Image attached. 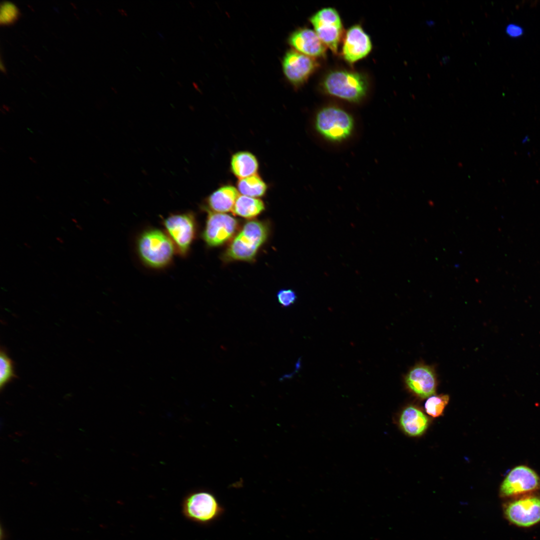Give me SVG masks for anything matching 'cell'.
I'll list each match as a JSON object with an SVG mask.
<instances>
[{"instance_id":"1","label":"cell","mask_w":540,"mask_h":540,"mask_svg":"<svg viewBox=\"0 0 540 540\" xmlns=\"http://www.w3.org/2000/svg\"><path fill=\"white\" fill-rule=\"evenodd\" d=\"M268 234V226L264 222H247L228 244L223 255L224 260L252 261L266 241Z\"/></svg>"},{"instance_id":"2","label":"cell","mask_w":540,"mask_h":540,"mask_svg":"<svg viewBox=\"0 0 540 540\" xmlns=\"http://www.w3.org/2000/svg\"><path fill=\"white\" fill-rule=\"evenodd\" d=\"M368 86L367 78L362 74L346 70L328 72L322 82L326 93L351 102L362 100L366 94Z\"/></svg>"},{"instance_id":"3","label":"cell","mask_w":540,"mask_h":540,"mask_svg":"<svg viewBox=\"0 0 540 540\" xmlns=\"http://www.w3.org/2000/svg\"><path fill=\"white\" fill-rule=\"evenodd\" d=\"M175 250L167 234L157 228L146 230L137 242V250L141 260L154 268L168 266L172 260Z\"/></svg>"},{"instance_id":"4","label":"cell","mask_w":540,"mask_h":540,"mask_svg":"<svg viewBox=\"0 0 540 540\" xmlns=\"http://www.w3.org/2000/svg\"><path fill=\"white\" fill-rule=\"evenodd\" d=\"M314 125L316 131L326 140L340 142L351 136L354 122L352 116L345 110L328 106L318 112Z\"/></svg>"},{"instance_id":"5","label":"cell","mask_w":540,"mask_h":540,"mask_svg":"<svg viewBox=\"0 0 540 540\" xmlns=\"http://www.w3.org/2000/svg\"><path fill=\"white\" fill-rule=\"evenodd\" d=\"M182 509L187 519L202 524L212 522L222 512L214 495L204 490L192 492L186 496Z\"/></svg>"},{"instance_id":"6","label":"cell","mask_w":540,"mask_h":540,"mask_svg":"<svg viewBox=\"0 0 540 540\" xmlns=\"http://www.w3.org/2000/svg\"><path fill=\"white\" fill-rule=\"evenodd\" d=\"M163 224L177 252L182 256H186L196 235L194 214L189 212L172 214L164 220Z\"/></svg>"},{"instance_id":"7","label":"cell","mask_w":540,"mask_h":540,"mask_svg":"<svg viewBox=\"0 0 540 540\" xmlns=\"http://www.w3.org/2000/svg\"><path fill=\"white\" fill-rule=\"evenodd\" d=\"M314 30L326 46L337 54L343 35V26L338 12L333 8H322L310 18Z\"/></svg>"},{"instance_id":"8","label":"cell","mask_w":540,"mask_h":540,"mask_svg":"<svg viewBox=\"0 0 540 540\" xmlns=\"http://www.w3.org/2000/svg\"><path fill=\"white\" fill-rule=\"evenodd\" d=\"M206 211L208 214L202 234L203 239L210 246H221L234 236L238 229V222L228 214Z\"/></svg>"},{"instance_id":"9","label":"cell","mask_w":540,"mask_h":540,"mask_svg":"<svg viewBox=\"0 0 540 540\" xmlns=\"http://www.w3.org/2000/svg\"><path fill=\"white\" fill-rule=\"evenodd\" d=\"M318 66L316 58L293 49L285 53L282 60V71L286 79L296 88L304 84Z\"/></svg>"},{"instance_id":"10","label":"cell","mask_w":540,"mask_h":540,"mask_svg":"<svg viewBox=\"0 0 540 540\" xmlns=\"http://www.w3.org/2000/svg\"><path fill=\"white\" fill-rule=\"evenodd\" d=\"M540 488V478L536 472L525 466L514 468L500 486V494L510 496L535 490Z\"/></svg>"},{"instance_id":"11","label":"cell","mask_w":540,"mask_h":540,"mask_svg":"<svg viewBox=\"0 0 540 540\" xmlns=\"http://www.w3.org/2000/svg\"><path fill=\"white\" fill-rule=\"evenodd\" d=\"M405 385L408 390L417 397L426 398L434 395L436 390L437 380L432 366L418 364L405 375Z\"/></svg>"},{"instance_id":"12","label":"cell","mask_w":540,"mask_h":540,"mask_svg":"<svg viewBox=\"0 0 540 540\" xmlns=\"http://www.w3.org/2000/svg\"><path fill=\"white\" fill-rule=\"evenodd\" d=\"M504 513L512 524L529 527L540 522V497L529 496L513 501L506 506Z\"/></svg>"},{"instance_id":"13","label":"cell","mask_w":540,"mask_h":540,"mask_svg":"<svg viewBox=\"0 0 540 540\" xmlns=\"http://www.w3.org/2000/svg\"><path fill=\"white\" fill-rule=\"evenodd\" d=\"M372 48L370 36L360 25L354 24L346 32L342 54L346 61L353 64L366 57Z\"/></svg>"},{"instance_id":"14","label":"cell","mask_w":540,"mask_h":540,"mask_svg":"<svg viewBox=\"0 0 540 540\" xmlns=\"http://www.w3.org/2000/svg\"><path fill=\"white\" fill-rule=\"evenodd\" d=\"M288 43L293 50L314 58L326 55L327 47L314 30L309 28H299L293 32L288 38Z\"/></svg>"},{"instance_id":"15","label":"cell","mask_w":540,"mask_h":540,"mask_svg":"<svg viewBox=\"0 0 540 540\" xmlns=\"http://www.w3.org/2000/svg\"><path fill=\"white\" fill-rule=\"evenodd\" d=\"M428 422L425 414L418 407L412 405L403 409L398 419L400 428L410 436L422 434L428 427Z\"/></svg>"},{"instance_id":"16","label":"cell","mask_w":540,"mask_h":540,"mask_svg":"<svg viewBox=\"0 0 540 540\" xmlns=\"http://www.w3.org/2000/svg\"><path fill=\"white\" fill-rule=\"evenodd\" d=\"M238 196V189L231 185H225L212 193L206 200L208 210L224 213L232 211Z\"/></svg>"},{"instance_id":"17","label":"cell","mask_w":540,"mask_h":540,"mask_svg":"<svg viewBox=\"0 0 540 540\" xmlns=\"http://www.w3.org/2000/svg\"><path fill=\"white\" fill-rule=\"evenodd\" d=\"M230 168L232 174L241 179L256 174L258 168V162L252 153L239 152L232 155Z\"/></svg>"},{"instance_id":"18","label":"cell","mask_w":540,"mask_h":540,"mask_svg":"<svg viewBox=\"0 0 540 540\" xmlns=\"http://www.w3.org/2000/svg\"><path fill=\"white\" fill-rule=\"evenodd\" d=\"M264 209V204L262 200L242 195L238 196L232 212L235 216L252 218L260 214Z\"/></svg>"},{"instance_id":"19","label":"cell","mask_w":540,"mask_h":540,"mask_svg":"<svg viewBox=\"0 0 540 540\" xmlns=\"http://www.w3.org/2000/svg\"><path fill=\"white\" fill-rule=\"evenodd\" d=\"M237 188L242 195L257 198L265 194L268 186L261 177L255 174L240 179Z\"/></svg>"},{"instance_id":"20","label":"cell","mask_w":540,"mask_h":540,"mask_svg":"<svg viewBox=\"0 0 540 540\" xmlns=\"http://www.w3.org/2000/svg\"><path fill=\"white\" fill-rule=\"evenodd\" d=\"M16 378L14 364L3 348L0 350V388L2 389L8 383Z\"/></svg>"},{"instance_id":"21","label":"cell","mask_w":540,"mask_h":540,"mask_svg":"<svg viewBox=\"0 0 540 540\" xmlns=\"http://www.w3.org/2000/svg\"><path fill=\"white\" fill-rule=\"evenodd\" d=\"M449 400L448 394L432 395L428 398L424 404L426 412L434 418L438 417L442 414Z\"/></svg>"},{"instance_id":"22","label":"cell","mask_w":540,"mask_h":540,"mask_svg":"<svg viewBox=\"0 0 540 540\" xmlns=\"http://www.w3.org/2000/svg\"><path fill=\"white\" fill-rule=\"evenodd\" d=\"M20 16L18 8L13 4L4 2L1 4L0 24H10L16 21Z\"/></svg>"},{"instance_id":"23","label":"cell","mask_w":540,"mask_h":540,"mask_svg":"<svg viewBox=\"0 0 540 540\" xmlns=\"http://www.w3.org/2000/svg\"><path fill=\"white\" fill-rule=\"evenodd\" d=\"M279 304L283 307L287 308L294 304L296 300V292L291 289H282L276 294Z\"/></svg>"},{"instance_id":"24","label":"cell","mask_w":540,"mask_h":540,"mask_svg":"<svg viewBox=\"0 0 540 540\" xmlns=\"http://www.w3.org/2000/svg\"><path fill=\"white\" fill-rule=\"evenodd\" d=\"M506 34L512 38H518L522 36L524 33V28L516 24H508L505 29Z\"/></svg>"},{"instance_id":"25","label":"cell","mask_w":540,"mask_h":540,"mask_svg":"<svg viewBox=\"0 0 540 540\" xmlns=\"http://www.w3.org/2000/svg\"><path fill=\"white\" fill-rule=\"evenodd\" d=\"M118 10H119V11L120 12V13H121V14H124V15H125V16H127V14H126V11H125L124 10H122V9H118Z\"/></svg>"},{"instance_id":"26","label":"cell","mask_w":540,"mask_h":540,"mask_svg":"<svg viewBox=\"0 0 540 540\" xmlns=\"http://www.w3.org/2000/svg\"><path fill=\"white\" fill-rule=\"evenodd\" d=\"M30 160L31 161H32V162L36 163V160L34 158L30 157Z\"/></svg>"},{"instance_id":"27","label":"cell","mask_w":540,"mask_h":540,"mask_svg":"<svg viewBox=\"0 0 540 540\" xmlns=\"http://www.w3.org/2000/svg\"><path fill=\"white\" fill-rule=\"evenodd\" d=\"M178 82V84L179 86H182V84L180 82Z\"/></svg>"}]
</instances>
